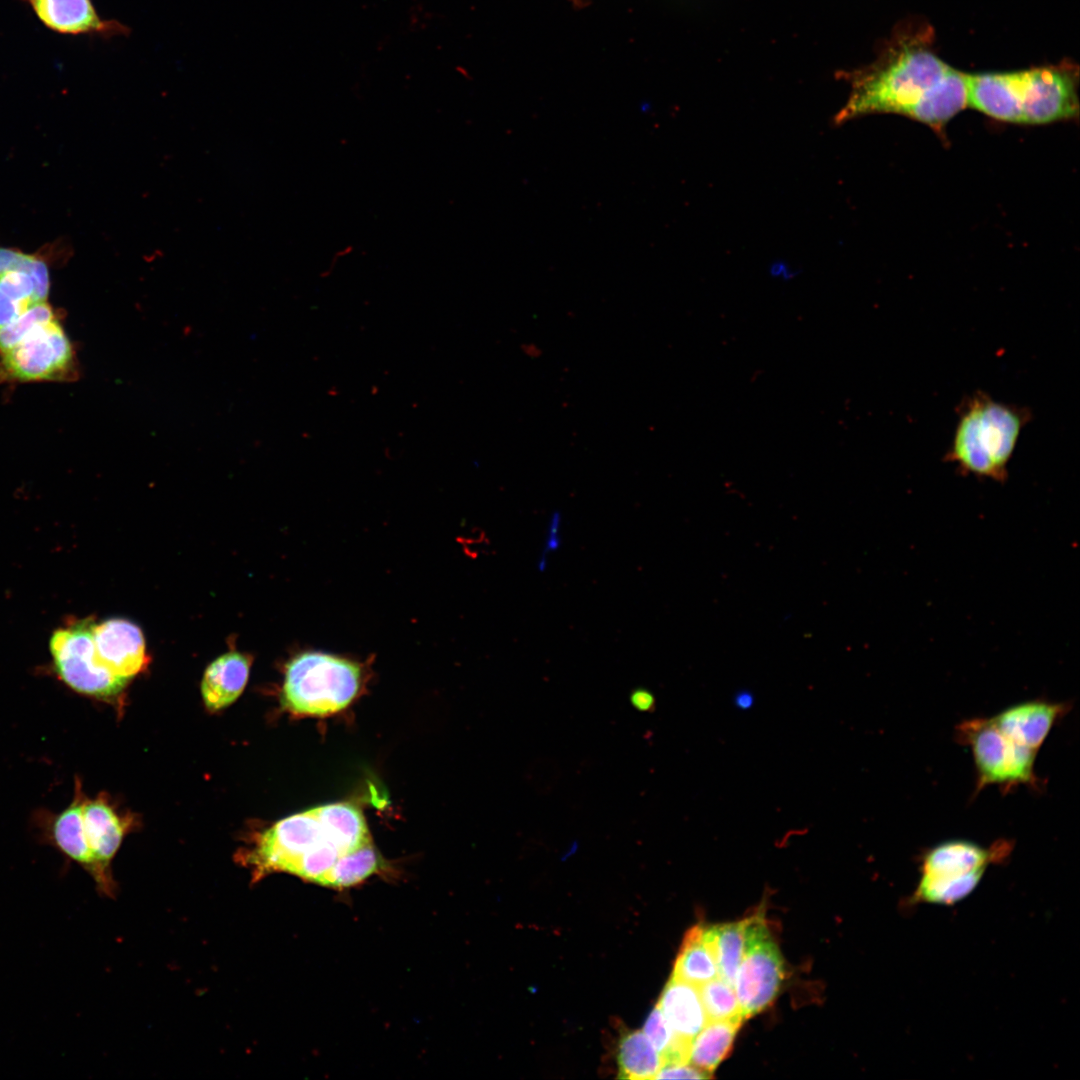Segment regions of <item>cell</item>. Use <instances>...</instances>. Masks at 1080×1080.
Returning <instances> with one entry per match:
<instances>
[{"instance_id": "cell-20", "label": "cell", "mask_w": 1080, "mask_h": 1080, "mask_svg": "<svg viewBox=\"0 0 1080 1080\" xmlns=\"http://www.w3.org/2000/svg\"><path fill=\"white\" fill-rule=\"evenodd\" d=\"M618 1078L629 1080L655 1079L662 1059L643 1031L625 1030L617 1044Z\"/></svg>"}, {"instance_id": "cell-15", "label": "cell", "mask_w": 1080, "mask_h": 1080, "mask_svg": "<svg viewBox=\"0 0 1080 1080\" xmlns=\"http://www.w3.org/2000/svg\"><path fill=\"white\" fill-rule=\"evenodd\" d=\"M83 799L80 784L76 783L72 802L51 821L49 840L63 855L83 866L98 886L100 875L85 832Z\"/></svg>"}, {"instance_id": "cell-8", "label": "cell", "mask_w": 1080, "mask_h": 1080, "mask_svg": "<svg viewBox=\"0 0 1080 1080\" xmlns=\"http://www.w3.org/2000/svg\"><path fill=\"white\" fill-rule=\"evenodd\" d=\"M0 374L18 382L77 378L75 350L58 318L38 325L15 346L1 352Z\"/></svg>"}, {"instance_id": "cell-13", "label": "cell", "mask_w": 1080, "mask_h": 1080, "mask_svg": "<svg viewBox=\"0 0 1080 1080\" xmlns=\"http://www.w3.org/2000/svg\"><path fill=\"white\" fill-rule=\"evenodd\" d=\"M1066 710L1064 703L1032 700L1010 706L993 716L992 720L1011 740L1038 752Z\"/></svg>"}, {"instance_id": "cell-19", "label": "cell", "mask_w": 1080, "mask_h": 1080, "mask_svg": "<svg viewBox=\"0 0 1080 1080\" xmlns=\"http://www.w3.org/2000/svg\"><path fill=\"white\" fill-rule=\"evenodd\" d=\"M704 926L687 930L675 959L672 977L694 986L719 977L714 956L703 938Z\"/></svg>"}, {"instance_id": "cell-1", "label": "cell", "mask_w": 1080, "mask_h": 1080, "mask_svg": "<svg viewBox=\"0 0 1080 1080\" xmlns=\"http://www.w3.org/2000/svg\"><path fill=\"white\" fill-rule=\"evenodd\" d=\"M247 861L257 877L286 872L335 889L361 883L382 865L363 814L350 803L321 805L278 821Z\"/></svg>"}, {"instance_id": "cell-29", "label": "cell", "mask_w": 1080, "mask_h": 1080, "mask_svg": "<svg viewBox=\"0 0 1080 1080\" xmlns=\"http://www.w3.org/2000/svg\"><path fill=\"white\" fill-rule=\"evenodd\" d=\"M630 702L634 708L642 712H648L655 707V697L646 688H637L630 694Z\"/></svg>"}, {"instance_id": "cell-28", "label": "cell", "mask_w": 1080, "mask_h": 1080, "mask_svg": "<svg viewBox=\"0 0 1080 1080\" xmlns=\"http://www.w3.org/2000/svg\"><path fill=\"white\" fill-rule=\"evenodd\" d=\"M707 1079L711 1075L692 1066L691 1064L671 1065L662 1067L655 1079Z\"/></svg>"}, {"instance_id": "cell-25", "label": "cell", "mask_w": 1080, "mask_h": 1080, "mask_svg": "<svg viewBox=\"0 0 1080 1080\" xmlns=\"http://www.w3.org/2000/svg\"><path fill=\"white\" fill-rule=\"evenodd\" d=\"M708 1021H740L744 1018L734 987L716 977L698 987Z\"/></svg>"}, {"instance_id": "cell-16", "label": "cell", "mask_w": 1080, "mask_h": 1080, "mask_svg": "<svg viewBox=\"0 0 1080 1080\" xmlns=\"http://www.w3.org/2000/svg\"><path fill=\"white\" fill-rule=\"evenodd\" d=\"M657 1006L671 1029L689 1041L708 1022L698 987L673 977L666 983Z\"/></svg>"}, {"instance_id": "cell-2", "label": "cell", "mask_w": 1080, "mask_h": 1080, "mask_svg": "<svg viewBox=\"0 0 1080 1080\" xmlns=\"http://www.w3.org/2000/svg\"><path fill=\"white\" fill-rule=\"evenodd\" d=\"M934 31L920 19L897 25L871 64L845 73L851 91L837 123L872 113L905 115L951 70L935 52Z\"/></svg>"}, {"instance_id": "cell-31", "label": "cell", "mask_w": 1080, "mask_h": 1080, "mask_svg": "<svg viewBox=\"0 0 1080 1080\" xmlns=\"http://www.w3.org/2000/svg\"><path fill=\"white\" fill-rule=\"evenodd\" d=\"M570 1H572L575 5H582L583 2H584V0H570Z\"/></svg>"}, {"instance_id": "cell-30", "label": "cell", "mask_w": 1080, "mask_h": 1080, "mask_svg": "<svg viewBox=\"0 0 1080 1080\" xmlns=\"http://www.w3.org/2000/svg\"><path fill=\"white\" fill-rule=\"evenodd\" d=\"M733 703L739 710H749L755 703V697L749 690H739L733 697Z\"/></svg>"}, {"instance_id": "cell-22", "label": "cell", "mask_w": 1080, "mask_h": 1080, "mask_svg": "<svg viewBox=\"0 0 1080 1080\" xmlns=\"http://www.w3.org/2000/svg\"><path fill=\"white\" fill-rule=\"evenodd\" d=\"M741 1024L740 1021H708L692 1040L689 1063L711 1075L732 1049Z\"/></svg>"}, {"instance_id": "cell-3", "label": "cell", "mask_w": 1080, "mask_h": 1080, "mask_svg": "<svg viewBox=\"0 0 1080 1080\" xmlns=\"http://www.w3.org/2000/svg\"><path fill=\"white\" fill-rule=\"evenodd\" d=\"M1031 419L1030 409L975 391L957 407V422L944 461L961 474L1004 482L1019 437Z\"/></svg>"}, {"instance_id": "cell-6", "label": "cell", "mask_w": 1080, "mask_h": 1080, "mask_svg": "<svg viewBox=\"0 0 1080 1080\" xmlns=\"http://www.w3.org/2000/svg\"><path fill=\"white\" fill-rule=\"evenodd\" d=\"M960 742L969 746L977 776V790L989 785L1005 788L1034 784L1036 751L1007 737L992 718H974L957 727Z\"/></svg>"}, {"instance_id": "cell-11", "label": "cell", "mask_w": 1080, "mask_h": 1080, "mask_svg": "<svg viewBox=\"0 0 1080 1080\" xmlns=\"http://www.w3.org/2000/svg\"><path fill=\"white\" fill-rule=\"evenodd\" d=\"M47 29L63 35L126 36L130 29L114 19L102 18L92 0H21Z\"/></svg>"}, {"instance_id": "cell-4", "label": "cell", "mask_w": 1080, "mask_h": 1080, "mask_svg": "<svg viewBox=\"0 0 1080 1080\" xmlns=\"http://www.w3.org/2000/svg\"><path fill=\"white\" fill-rule=\"evenodd\" d=\"M360 663L321 651H306L287 664L282 704L298 715L327 716L346 708L358 694Z\"/></svg>"}, {"instance_id": "cell-10", "label": "cell", "mask_w": 1080, "mask_h": 1080, "mask_svg": "<svg viewBox=\"0 0 1080 1080\" xmlns=\"http://www.w3.org/2000/svg\"><path fill=\"white\" fill-rule=\"evenodd\" d=\"M746 919L744 952L734 981L744 1020L771 1005L785 975L782 955L763 913Z\"/></svg>"}, {"instance_id": "cell-12", "label": "cell", "mask_w": 1080, "mask_h": 1080, "mask_svg": "<svg viewBox=\"0 0 1080 1080\" xmlns=\"http://www.w3.org/2000/svg\"><path fill=\"white\" fill-rule=\"evenodd\" d=\"M93 636L99 660L114 674L130 680L147 664L142 632L124 619H109L94 625Z\"/></svg>"}, {"instance_id": "cell-7", "label": "cell", "mask_w": 1080, "mask_h": 1080, "mask_svg": "<svg viewBox=\"0 0 1080 1080\" xmlns=\"http://www.w3.org/2000/svg\"><path fill=\"white\" fill-rule=\"evenodd\" d=\"M1020 123L1044 124L1078 114V66L1071 61L1008 72Z\"/></svg>"}, {"instance_id": "cell-5", "label": "cell", "mask_w": 1080, "mask_h": 1080, "mask_svg": "<svg viewBox=\"0 0 1080 1080\" xmlns=\"http://www.w3.org/2000/svg\"><path fill=\"white\" fill-rule=\"evenodd\" d=\"M1007 841L991 847L969 840H948L929 848L920 859V877L910 904L954 905L979 885L989 865L1008 856Z\"/></svg>"}, {"instance_id": "cell-9", "label": "cell", "mask_w": 1080, "mask_h": 1080, "mask_svg": "<svg viewBox=\"0 0 1080 1080\" xmlns=\"http://www.w3.org/2000/svg\"><path fill=\"white\" fill-rule=\"evenodd\" d=\"M89 621L56 630L50 652L60 679L74 691L111 701L126 687L128 679L111 672L98 658Z\"/></svg>"}, {"instance_id": "cell-21", "label": "cell", "mask_w": 1080, "mask_h": 1080, "mask_svg": "<svg viewBox=\"0 0 1080 1080\" xmlns=\"http://www.w3.org/2000/svg\"><path fill=\"white\" fill-rule=\"evenodd\" d=\"M747 919L704 927L703 938L717 964L719 977L734 987L743 956Z\"/></svg>"}, {"instance_id": "cell-23", "label": "cell", "mask_w": 1080, "mask_h": 1080, "mask_svg": "<svg viewBox=\"0 0 1080 1080\" xmlns=\"http://www.w3.org/2000/svg\"><path fill=\"white\" fill-rule=\"evenodd\" d=\"M35 278L25 270L0 275V328L24 314L38 302L47 301Z\"/></svg>"}, {"instance_id": "cell-18", "label": "cell", "mask_w": 1080, "mask_h": 1080, "mask_svg": "<svg viewBox=\"0 0 1080 1080\" xmlns=\"http://www.w3.org/2000/svg\"><path fill=\"white\" fill-rule=\"evenodd\" d=\"M967 105L966 73L952 67L947 75L908 111L906 116L936 130H941Z\"/></svg>"}, {"instance_id": "cell-26", "label": "cell", "mask_w": 1080, "mask_h": 1080, "mask_svg": "<svg viewBox=\"0 0 1080 1080\" xmlns=\"http://www.w3.org/2000/svg\"><path fill=\"white\" fill-rule=\"evenodd\" d=\"M11 270H25L36 280L41 292L48 297L50 278L48 262L40 253L29 254L15 248L0 246V275Z\"/></svg>"}, {"instance_id": "cell-27", "label": "cell", "mask_w": 1080, "mask_h": 1080, "mask_svg": "<svg viewBox=\"0 0 1080 1080\" xmlns=\"http://www.w3.org/2000/svg\"><path fill=\"white\" fill-rule=\"evenodd\" d=\"M56 317L47 301L36 303L16 320L0 328V353L15 346L38 325Z\"/></svg>"}, {"instance_id": "cell-14", "label": "cell", "mask_w": 1080, "mask_h": 1080, "mask_svg": "<svg viewBox=\"0 0 1080 1080\" xmlns=\"http://www.w3.org/2000/svg\"><path fill=\"white\" fill-rule=\"evenodd\" d=\"M82 810L86 836L99 870L98 889L111 895L113 884L108 867L121 844L123 824L104 799H83Z\"/></svg>"}, {"instance_id": "cell-24", "label": "cell", "mask_w": 1080, "mask_h": 1080, "mask_svg": "<svg viewBox=\"0 0 1080 1080\" xmlns=\"http://www.w3.org/2000/svg\"><path fill=\"white\" fill-rule=\"evenodd\" d=\"M642 1031L659 1053L662 1067L689 1064L692 1041L671 1029L657 1005L649 1013Z\"/></svg>"}, {"instance_id": "cell-17", "label": "cell", "mask_w": 1080, "mask_h": 1080, "mask_svg": "<svg viewBox=\"0 0 1080 1080\" xmlns=\"http://www.w3.org/2000/svg\"><path fill=\"white\" fill-rule=\"evenodd\" d=\"M249 668V657L239 652H229L214 660L201 683L206 707L215 711L232 704L247 683Z\"/></svg>"}]
</instances>
